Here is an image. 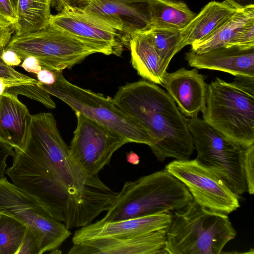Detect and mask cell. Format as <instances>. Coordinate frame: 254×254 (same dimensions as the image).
<instances>
[{
    "instance_id": "obj_1",
    "label": "cell",
    "mask_w": 254,
    "mask_h": 254,
    "mask_svg": "<svg viewBox=\"0 0 254 254\" xmlns=\"http://www.w3.org/2000/svg\"><path fill=\"white\" fill-rule=\"evenodd\" d=\"M112 99L148 131L153 142L149 147L158 161L190 159L195 147L188 119L165 90L141 80L121 86Z\"/></svg>"
},
{
    "instance_id": "obj_2",
    "label": "cell",
    "mask_w": 254,
    "mask_h": 254,
    "mask_svg": "<svg viewBox=\"0 0 254 254\" xmlns=\"http://www.w3.org/2000/svg\"><path fill=\"white\" fill-rule=\"evenodd\" d=\"M192 200L185 185L164 169L126 182L99 221L114 222L171 212Z\"/></svg>"
},
{
    "instance_id": "obj_3",
    "label": "cell",
    "mask_w": 254,
    "mask_h": 254,
    "mask_svg": "<svg viewBox=\"0 0 254 254\" xmlns=\"http://www.w3.org/2000/svg\"><path fill=\"white\" fill-rule=\"evenodd\" d=\"M203 120L243 149L254 144V78L216 77L208 85Z\"/></svg>"
},
{
    "instance_id": "obj_4",
    "label": "cell",
    "mask_w": 254,
    "mask_h": 254,
    "mask_svg": "<svg viewBox=\"0 0 254 254\" xmlns=\"http://www.w3.org/2000/svg\"><path fill=\"white\" fill-rule=\"evenodd\" d=\"M237 233L228 215L193 200L174 211L167 230L165 254H219Z\"/></svg>"
},
{
    "instance_id": "obj_5",
    "label": "cell",
    "mask_w": 254,
    "mask_h": 254,
    "mask_svg": "<svg viewBox=\"0 0 254 254\" xmlns=\"http://www.w3.org/2000/svg\"><path fill=\"white\" fill-rule=\"evenodd\" d=\"M22 151L68 188L81 190L104 183L98 175L87 174L74 160L52 113L31 115Z\"/></svg>"
},
{
    "instance_id": "obj_6",
    "label": "cell",
    "mask_w": 254,
    "mask_h": 254,
    "mask_svg": "<svg viewBox=\"0 0 254 254\" xmlns=\"http://www.w3.org/2000/svg\"><path fill=\"white\" fill-rule=\"evenodd\" d=\"M56 81L52 85L37 81V85L51 95L68 105L74 112L109 128L126 138L129 142L153 144L148 131L114 103L113 99L72 84L63 74L55 71Z\"/></svg>"
},
{
    "instance_id": "obj_7",
    "label": "cell",
    "mask_w": 254,
    "mask_h": 254,
    "mask_svg": "<svg viewBox=\"0 0 254 254\" xmlns=\"http://www.w3.org/2000/svg\"><path fill=\"white\" fill-rule=\"evenodd\" d=\"M196 160L219 177L238 196L247 191L242 148L203 119H188Z\"/></svg>"
},
{
    "instance_id": "obj_8",
    "label": "cell",
    "mask_w": 254,
    "mask_h": 254,
    "mask_svg": "<svg viewBox=\"0 0 254 254\" xmlns=\"http://www.w3.org/2000/svg\"><path fill=\"white\" fill-rule=\"evenodd\" d=\"M5 49L15 52L22 61L33 56L42 67L55 71L71 68L99 50L49 24L39 30L14 35Z\"/></svg>"
},
{
    "instance_id": "obj_9",
    "label": "cell",
    "mask_w": 254,
    "mask_h": 254,
    "mask_svg": "<svg viewBox=\"0 0 254 254\" xmlns=\"http://www.w3.org/2000/svg\"><path fill=\"white\" fill-rule=\"evenodd\" d=\"M0 214L18 220L32 231L39 243L41 254L56 250L71 234L36 198L6 177L0 181Z\"/></svg>"
},
{
    "instance_id": "obj_10",
    "label": "cell",
    "mask_w": 254,
    "mask_h": 254,
    "mask_svg": "<svg viewBox=\"0 0 254 254\" xmlns=\"http://www.w3.org/2000/svg\"><path fill=\"white\" fill-rule=\"evenodd\" d=\"M165 169L185 185L200 206L227 215L240 207L239 196L195 159L175 160Z\"/></svg>"
},
{
    "instance_id": "obj_11",
    "label": "cell",
    "mask_w": 254,
    "mask_h": 254,
    "mask_svg": "<svg viewBox=\"0 0 254 254\" xmlns=\"http://www.w3.org/2000/svg\"><path fill=\"white\" fill-rule=\"evenodd\" d=\"M77 126L69 146L71 155L88 175H98L111 160L114 153L129 143L109 128L75 112Z\"/></svg>"
},
{
    "instance_id": "obj_12",
    "label": "cell",
    "mask_w": 254,
    "mask_h": 254,
    "mask_svg": "<svg viewBox=\"0 0 254 254\" xmlns=\"http://www.w3.org/2000/svg\"><path fill=\"white\" fill-rule=\"evenodd\" d=\"M49 24L88 44L106 55L120 57L125 46L124 36L103 21L73 5H65Z\"/></svg>"
},
{
    "instance_id": "obj_13",
    "label": "cell",
    "mask_w": 254,
    "mask_h": 254,
    "mask_svg": "<svg viewBox=\"0 0 254 254\" xmlns=\"http://www.w3.org/2000/svg\"><path fill=\"white\" fill-rule=\"evenodd\" d=\"M152 0H73V5L121 32L125 46L130 36L152 27Z\"/></svg>"
},
{
    "instance_id": "obj_14",
    "label": "cell",
    "mask_w": 254,
    "mask_h": 254,
    "mask_svg": "<svg viewBox=\"0 0 254 254\" xmlns=\"http://www.w3.org/2000/svg\"><path fill=\"white\" fill-rule=\"evenodd\" d=\"M167 230L142 235L103 237L85 240L73 246L68 254H165Z\"/></svg>"
},
{
    "instance_id": "obj_15",
    "label": "cell",
    "mask_w": 254,
    "mask_h": 254,
    "mask_svg": "<svg viewBox=\"0 0 254 254\" xmlns=\"http://www.w3.org/2000/svg\"><path fill=\"white\" fill-rule=\"evenodd\" d=\"M162 85L185 116L194 118L199 112H204L208 84L196 68L189 70L183 67L173 72H166Z\"/></svg>"
},
{
    "instance_id": "obj_16",
    "label": "cell",
    "mask_w": 254,
    "mask_h": 254,
    "mask_svg": "<svg viewBox=\"0 0 254 254\" xmlns=\"http://www.w3.org/2000/svg\"><path fill=\"white\" fill-rule=\"evenodd\" d=\"M172 216V214L169 212L114 222L98 220L76 231L72 242L76 244L94 238L136 236L167 230Z\"/></svg>"
},
{
    "instance_id": "obj_17",
    "label": "cell",
    "mask_w": 254,
    "mask_h": 254,
    "mask_svg": "<svg viewBox=\"0 0 254 254\" xmlns=\"http://www.w3.org/2000/svg\"><path fill=\"white\" fill-rule=\"evenodd\" d=\"M189 64L198 69L227 72L236 77L254 78V48L221 47L197 54L190 50L186 54Z\"/></svg>"
},
{
    "instance_id": "obj_18",
    "label": "cell",
    "mask_w": 254,
    "mask_h": 254,
    "mask_svg": "<svg viewBox=\"0 0 254 254\" xmlns=\"http://www.w3.org/2000/svg\"><path fill=\"white\" fill-rule=\"evenodd\" d=\"M31 115L17 95L3 92L0 95V141L22 151Z\"/></svg>"
},
{
    "instance_id": "obj_19",
    "label": "cell",
    "mask_w": 254,
    "mask_h": 254,
    "mask_svg": "<svg viewBox=\"0 0 254 254\" xmlns=\"http://www.w3.org/2000/svg\"><path fill=\"white\" fill-rule=\"evenodd\" d=\"M238 9L225 1H211L180 31V50L212 34Z\"/></svg>"
},
{
    "instance_id": "obj_20",
    "label": "cell",
    "mask_w": 254,
    "mask_h": 254,
    "mask_svg": "<svg viewBox=\"0 0 254 254\" xmlns=\"http://www.w3.org/2000/svg\"><path fill=\"white\" fill-rule=\"evenodd\" d=\"M137 73L148 81L162 85L168 65L162 59L146 32L129 37L127 46Z\"/></svg>"
},
{
    "instance_id": "obj_21",
    "label": "cell",
    "mask_w": 254,
    "mask_h": 254,
    "mask_svg": "<svg viewBox=\"0 0 254 254\" xmlns=\"http://www.w3.org/2000/svg\"><path fill=\"white\" fill-rule=\"evenodd\" d=\"M152 27L180 31L196 14L184 2L175 0H152Z\"/></svg>"
},
{
    "instance_id": "obj_22",
    "label": "cell",
    "mask_w": 254,
    "mask_h": 254,
    "mask_svg": "<svg viewBox=\"0 0 254 254\" xmlns=\"http://www.w3.org/2000/svg\"><path fill=\"white\" fill-rule=\"evenodd\" d=\"M52 0H18L15 35L33 32L49 25Z\"/></svg>"
},
{
    "instance_id": "obj_23",
    "label": "cell",
    "mask_w": 254,
    "mask_h": 254,
    "mask_svg": "<svg viewBox=\"0 0 254 254\" xmlns=\"http://www.w3.org/2000/svg\"><path fill=\"white\" fill-rule=\"evenodd\" d=\"M253 18H254V7L237 10L212 34L193 43L191 45V50L201 54L226 46L236 32Z\"/></svg>"
},
{
    "instance_id": "obj_24",
    "label": "cell",
    "mask_w": 254,
    "mask_h": 254,
    "mask_svg": "<svg viewBox=\"0 0 254 254\" xmlns=\"http://www.w3.org/2000/svg\"><path fill=\"white\" fill-rule=\"evenodd\" d=\"M27 229L18 220L0 214V254H17Z\"/></svg>"
},
{
    "instance_id": "obj_25",
    "label": "cell",
    "mask_w": 254,
    "mask_h": 254,
    "mask_svg": "<svg viewBox=\"0 0 254 254\" xmlns=\"http://www.w3.org/2000/svg\"><path fill=\"white\" fill-rule=\"evenodd\" d=\"M146 33L160 57L169 65L173 57L181 50L180 31L154 27Z\"/></svg>"
},
{
    "instance_id": "obj_26",
    "label": "cell",
    "mask_w": 254,
    "mask_h": 254,
    "mask_svg": "<svg viewBox=\"0 0 254 254\" xmlns=\"http://www.w3.org/2000/svg\"><path fill=\"white\" fill-rule=\"evenodd\" d=\"M37 83L6 87L4 92L17 96L23 95L41 103L48 108L55 109L56 105L51 98V95L40 87Z\"/></svg>"
},
{
    "instance_id": "obj_27",
    "label": "cell",
    "mask_w": 254,
    "mask_h": 254,
    "mask_svg": "<svg viewBox=\"0 0 254 254\" xmlns=\"http://www.w3.org/2000/svg\"><path fill=\"white\" fill-rule=\"evenodd\" d=\"M247 50L254 48V18L240 28L225 47Z\"/></svg>"
},
{
    "instance_id": "obj_28",
    "label": "cell",
    "mask_w": 254,
    "mask_h": 254,
    "mask_svg": "<svg viewBox=\"0 0 254 254\" xmlns=\"http://www.w3.org/2000/svg\"><path fill=\"white\" fill-rule=\"evenodd\" d=\"M0 79L4 81L7 87L22 84H35L38 81L37 79L22 74L15 70L12 66L6 64L0 57Z\"/></svg>"
},
{
    "instance_id": "obj_29",
    "label": "cell",
    "mask_w": 254,
    "mask_h": 254,
    "mask_svg": "<svg viewBox=\"0 0 254 254\" xmlns=\"http://www.w3.org/2000/svg\"><path fill=\"white\" fill-rule=\"evenodd\" d=\"M243 167L247 191L254 193V144L244 149Z\"/></svg>"
},
{
    "instance_id": "obj_30",
    "label": "cell",
    "mask_w": 254,
    "mask_h": 254,
    "mask_svg": "<svg viewBox=\"0 0 254 254\" xmlns=\"http://www.w3.org/2000/svg\"><path fill=\"white\" fill-rule=\"evenodd\" d=\"M17 254H41L38 240L28 228Z\"/></svg>"
},
{
    "instance_id": "obj_31",
    "label": "cell",
    "mask_w": 254,
    "mask_h": 254,
    "mask_svg": "<svg viewBox=\"0 0 254 254\" xmlns=\"http://www.w3.org/2000/svg\"><path fill=\"white\" fill-rule=\"evenodd\" d=\"M0 19L10 24L14 29L17 17L10 0H0Z\"/></svg>"
},
{
    "instance_id": "obj_32",
    "label": "cell",
    "mask_w": 254,
    "mask_h": 254,
    "mask_svg": "<svg viewBox=\"0 0 254 254\" xmlns=\"http://www.w3.org/2000/svg\"><path fill=\"white\" fill-rule=\"evenodd\" d=\"M13 149L9 145L0 141V181L3 179L6 170V160L13 154Z\"/></svg>"
},
{
    "instance_id": "obj_33",
    "label": "cell",
    "mask_w": 254,
    "mask_h": 254,
    "mask_svg": "<svg viewBox=\"0 0 254 254\" xmlns=\"http://www.w3.org/2000/svg\"><path fill=\"white\" fill-rule=\"evenodd\" d=\"M14 31L8 23L0 19V51L6 48L12 38Z\"/></svg>"
},
{
    "instance_id": "obj_34",
    "label": "cell",
    "mask_w": 254,
    "mask_h": 254,
    "mask_svg": "<svg viewBox=\"0 0 254 254\" xmlns=\"http://www.w3.org/2000/svg\"><path fill=\"white\" fill-rule=\"evenodd\" d=\"M0 57L6 64L10 66H18L22 62L15 52L5 48L0 52Z\"/></svg>"
},
{
    "instance_id": "obj_35",
    "label": "cell",
    "mask_w": 254,
    "mask_h": 254,
    "mask_svg": "<svg viewBox=\"0 0 254 254\" xmlns=\"http://www.w3.org/2000/svg\"><path fill=\"white\" fill-rule=\"evenodd\" d=\"M20 66L26 71L37 74L42 68L38 60L33 56L25 58Z\"/></svg>"
},
{
    "instance_id": "obj_36",
    "label": "cell",
    "mask_w": 254,
    "mask_h": 254,
    "mask_svg": "<svg viewBox=\"0 0 254 254\" xmlns=\"http://www.w3.org/2000/svg\"><path fill=\"white\" fill-rule=\"evenodd\" d=\"M37 77L38 81L46 85H52L56 81L54 71L44 67L37 73Z\"/></svg>"
},
{
    "instance_id": "obj_37",
    "label": "cell",
    "mask_w": 254,
    "mask_h": 254,
    "mask_svg": "<svg viewBox=\"0 0 254 254\" xmlns=\"http://www.w3.org/2000/svg\"><path fill=\"white\" fill-rule=\"evenodd\" d=\"M238 10L254 7V0H224Z\"/></svg>"
},
{
    "instance_id": "obj_38",
    "label": "cell",
    "mask_w": 254,
    "mask_h": 254,
    "mask_svg": "<svg viewBox=\"0 0 254 254\" xmlns=\"http://www.w3.org/2000/svg\"><path fill=\"white\" fill-rule=\"evenodd\" d=\"M73 0H52V4L58 11L65 5H72Z\"/></svg>"
},
{
    "instance_id": "obj_39",
    "label": "cell",
    "mask_w": 254,
    "mask_h": 254,
    "mask_svg": "<svg viewBox=\"0 0 254 254\" xmlns=\"http://www.w3.org/2000/svg\"><path fill=\"white\" fill-rule=\"evenodd\" d=\"M127 159L128 162L133 165H137L139 163V156L133 152H130L127 154Z\"/></svg>"
},
{
    "instance_id": "obj_40",
    "label": "cell",
    "mask_w": 254,
    "mask_h": 254,
    "mask_svg": "<svg viewBox=\"0 0 254 254\" xmlns=\"http://www.w3.org/2000/svg\"><path fill=\"white\" fill-rule=\"evenodd\" d=\"M7 87L4 81L0 79V95L4 91Z\"/></svg>"
},
{
    "instance_id": "obj_41",
    "label": "cell",
    "mask_w": 254,
    "mask_h": 254,
    "mask_svg": "<svg viewBox=\"0 0 254 254\" xmlns=\"http://www.w3.org/2000/svg\"><path fill=\"white\" fill-rule=\"evenodd\" d=\"M11 3L13 5V7L14 9H15L16 12V9H17V1L18 0H10Z\"/></svg>"
}]
</instances>
